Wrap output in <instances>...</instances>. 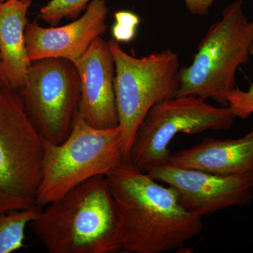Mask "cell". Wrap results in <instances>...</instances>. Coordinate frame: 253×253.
<instances>
[{
	"label": "cell",
	"instance_id": "5b68a950",
	"mask_svg": "<svg viewBox=\"0 0 253 253\" xmlns=\"http://www.w3.org/2000/svg\"><path fill=\"white\" fill-rule=\"evenodd\" d=\"M43 145L19 93L0 85V213L38 206Z\"/></svg>",
	"mask_w": 253,
	"mask_h": 253
},
{
	"label": "cell",
	"instance_id": "4fadbf2b",
	"mask_svg": "<svg viewBox=\"0 0 253 253\" xmlns=\"http://www.w3.org/2000/svg\"><path fill=\"white\" fill-rule=\"evenodd\" d=\"M31 1L6 0L0 3V61L8 85L19 91L24 86L31 61L25 32Z\"/></svg>",
	"mask_w": 253,
	"mask_h": 253
},
{
	"label": "cell",
	"instance_id": "277c9868",
	"mask_svg": "<svg viewBox=\"0 0 253 253\" xmlns=\"http://www.w3.org/2000/svg\"><path fill=\"white\" fill-rule=\"evenodd\" d=\"M124 159L119 126L99 129L77 116L64 141H44L37 205L44 207L84 181L106 175Z\"/></svg>",
	"mask_w": 253,
	"mask_h": 253
},
{
	"label": "cell",
	"instance_id": "2e32d148",
	"mask_svg": "<svg viewBox=\"0 0 253 253\" xmlns=\"http://www.w3.org/2000/svg\"><path fill=\"white\" fill-rule=\"evenodd\" d=\"M112 26L113 39L118 42L129 43L135 38L140 18L130 11H116Z\"/></svg>",
	"mask_w": 253,
	"mask_h": 253
},
{
	"label": "cell",
	"instance_id": "8992f818",
	"mask_svg": "<svg viewBox=\"0 0 253 253\" xmlns=\"http://www.w3.org/2000/svg\"><path fill=\"white\" fill-rule=\"evenodd\" d=\"M108 43L116 66L118 126L127 160L136 131L148 112L155 105L175 96L180 63L171 49L139 58L126 53L114 39Z\"/></svg>",
	"mask_w": 253,
	"mask_h": 253
},
{
	"label": "cell",
	"instance_id": "ba28073f",
	"mask_svg": "<svg viewBox=\"0 0 253 253\" xmlns=\"http://www.w3.org/2000/svg\"><path fill=\"white\" fill-rule=\"evenodd\" d=\"M31 123L43 140L59 144L78 116L81 81L72 61L47 58L33 61L19 91Z\"/></svg>",
	"mask_w": 253,
	"mask_h": 253
},
{
	"label": "cell",
	"instance_id": "7c38bea8",
	"mask_svg": "<svg viewBox=\"0 0 253 253\" xmlns=\"http://www.w3.org/2000/svg\"><path fill=\"white\" fill-rule=\"evenodd\" d=\"M168 163L221 176L253 180V129L238 139L207 138L192 147L171 154Z\"/></svg>",
	"mask_w": 253,
	"mask_h": 253
},
{
	"label": "cell",
	"instance_id": "9a60e30c",
	"mask_svg": "<svg viewBox=\"0 0 253 253\" xmlns=\"http://www.w3.org/2000/svg\"><path fill=\"white\" fill-rule=\"evenodd\" d=\"M93 0H50L40 11V17L51 26H58L65 18L75 20L85 11Z\"/></svg>",
	"mask_w": 253,
	"mask_h": 253
},
{
	"label": "cell",
	"instance_id": "52a82bcc",
	"mask_svg": "<svg viewBox=\"0 0 253 253\" xmlns=\"http://www.w3.org/2000/svg\"><path fill=\"white\" fill-rule=\"evenodd\" d=\"M236 118L229 106L216 107L196 96L169 98L155 105L145 116L136 131L127 161L146 172L168 162L171 155L169 145L176 134L227 130Z\"/></svg>",
	"mask_w": 253,
	"mask_h": 253
},
{
	"label": "cell",
	"instance_id": "6da1fadb",
	"mask_svg": "<svg viewBox=\"0 0 253 253\" xmlns=\"http://www.w3.org/2000/svg\"><path fill=\"white\" fill-rule=\"evenodd\" d=\"M105 176L116 203L120 252L180 251L204 230L202 219L181 205L174 188L158 184L127 160Z\"/></svg>",
	"mask_w": 253,
	"mask_h": 253
},
{
	"label": "cell",
	"instance_id": "7a4b0ae2",
	"mask_svg": "<svg viewBox=\"0 0 253 253\" xmlns=\"http://www.w3.org/2000/svg\"><path fill=\"white\" fill-rule=\"evenodd\" d=\"M44 207L29 226L49 253L120 252L116 203L106 176L84 181Z\"/></svg>",
	"mask_w": 253,
	"mask_h": 253
},
{
	"label": "cell",
	"instance_id": "3957f363",
	"mask_svg": "<svg viewBox=\"0 0 253 253\" xmlns=\"http://www.w3.org/2000/svg\"><path fill=\"white\" fill-rule=\"evenodd\" d=\"M253 44V21H249L241 0L228 5L221 18L208 28L200 41L192 63L180 68L175 96L212 99L227 106L236 87L235 76L249 62Z\"/></svg>",
	"mask_w": 253,
	"mask_h": 253
},
{
	"label": "cell",
	"instance_id": "ffe728a7",
	"mask_svg": "<svg viewBox=\"0 0 253 253\" xmlns=\"http://www.w3.org/2000/svg\"><path fill=\"white\" fill-rule=\"evenodd\" d=\"M6 1V0H0V3L3 2V1ZM26 1H31V2H33V0H26Z\"/></svg>",
	"mask_w": 253,
	"mask_h": 253
},
{
	"label": "cell",
	"instance_id": "30bf717a",
	"mask_svg": "<svg viewBox=\"0 0 253 253\" xmlns=\"http://www.w3.org/2000/svg\"><path fill=\"white\" fill-rule=\"evenodd\" d=\"M73 63L81 81L78 117L99 129L117 127L116 66L108 42L98 37L86 52Z\"/></svg>",
	"mask_w": 253,
	"mask_h": 253
},
{
	"label": "cell",
	"instance_id": "8fae6325",
	"mask_svg": "<svg viewBox=\"0 0 253 253\" xmlns=\"http://www.w3.org/2000/svg\"><path fill=\"white\" fill-rule=\"evenodd\" d=\"M108 13L105 0H93L80 17L65 26L46 28L37 21L28 23L25 38L30 61L61 58L74 62L107 31Z\"/></svg>",
	"mask_w": 253,
	"mask_h": 253
},
{
	"label": "cell",
	"instance_id": "d6986e66",
	"mask_svg": "<svg viewBox=\"0 0 253 253\" xmlns=\"http://www.w3.org/2000/svg\"><path fill=\"white\" fill-rule=\"evenodd\" d=\"M0 85L9 86L7 82L5 79L4 74H3L2 70H1V61H0Z\"/></svg>",
	"mask_w": 253,
	"mask_h": 253
},
{
	"label": "cell",
	"instance_id": "5bb4252c",
	"mask_svg": "<svg viewBox=\"0 0 253 253\" xmlns=\"http://www.w3.org/2000/svg\"><path fill=\"white\" fill-rule=\"evenodd\" d=\"M42 208L36 206L23 211L0 213V253H11L22 249L26 227Z\"/></svg>",
	"mask_w": 253,
	"mask_h": 253
},
{
	"label": "cell",
	"instance_id": "9c48e42d",
	"mask_svg": "<svg viewBox=\"0 0 253 253\" xmlns=\"http://www.w3.org/2000/svg\"><path fill=\"white\" fill-rule=\"evenodd\" d=\"M146 172L174 188L181 205L201 219L226 208L249 206L253 201V180L249 178L218 175L168 163Z\"/></svg>",
	"mask_w": 253,
	"mask_h": 253
},
{
	"label": "cell",
	"instance_id": "ac0fdd59",
	"mask_svg": "<svg viewBox=\"0 0 253 253\" xmlns=\"http://www.w3.org/2000/svg\"><path fill=\"white\" fill-rule=\"evenodd\" d=\"M215 0H184L186 9L196 16H206L209 14Z\"/></svg>",
	"mask_w": 253,
	"mask_h": 253
},
{
	"label": "cell",
	"instance_id": "e0dca14e",
	"mask_svg": "<svg viewBox=\"0 0 253 253\" xmlns=\"http://www.w3.org/2000/svg\"><path fill=\"white\" fill-rule=\"evenodd\" d=\"M251 56H253V44ZM236 118L248 119L253 114V83L249 89L241 90L236 87L228 96V105Z\"/></svg>",
	"mask_w": 253,
	"mask_h": 253
}]
</instances>
